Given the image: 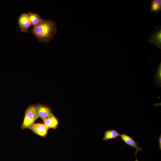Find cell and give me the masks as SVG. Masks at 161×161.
Masks as SVG:
<instances>
[{
  "label": "cell",
  "mask_w": 161,
  "mask_h": 161,
  "mask_svg": "<svg viewBox=\"0 0 161 161\" xmlns=\"http://www.w3.org/2000/svg\"><path fill=\"white\" fill-rule=\"evenodd\" d=\"M18 23L19 28L23 32H29L28 28L31 24L28 14L22 13L18 18Z\"/></svg>",
  "instance_id": "7"
},
{
  "label": "cell",
  "mask_w": 161,
  "mask_h": 161,
  "mask_svg": "<svg viewBox=\"0 0 161 161\" xmlns=\"http://www.w3.org/2000/svg\"><path fill=\"white\" fill-rule=\"evenodd\" d=\"M43 121L44 124L48 129H55L58 127L59 120L52 113L49 115Z\"/></svg>",
  "instance_id": "8"
},
{
  "label": "cell",
  "mask_w": 161,
  "mask_h": 161,
  "mask_svg": "<svg viewBox=\"0 0 161 161\" xmlns=\"http://www.w3.org/2000/svg\"><path fill=\"white\" fill-rule=\"evenodd\" d=\"M27 14L30 21L31 25L34 27L38 24L43 20L40 16L37 14L31 12H29Z\"/></svg>",
  "instance_id": "10"
},
{
  "label": "cell",
  "mask_w": 161,
  "mask_h": 161,
  "mask_svg": "<svg viewBox=\"0 0 161 161\" xmlns=\"http://www.w3.org/2000/svg\"><path fill=\"white\" fill-rule=\"evenodd\" d=\"M30 129L34 134L43 137L47 135L49 129L44 123H40L34 124Z\"/></svg>",
  "instance_id": "6"
},
{
  "label": "cell",
  "mask_w": 161,
  "mask_h": 161,
  "mask_svg": "<svg viewBox=\"0 0 161 161\" xmlns=\"http://www.w3.org/2000/svg\"><path fill=\"white\" fill-rule=\"evenodd\" d=\"M38 118L34 106H29L25 112L24 120L21 126V129H30Z\"/></svg>",
  "instance_id": "2"
},
{
  "label": "cell",
  "mask_w": 161,
  "mask_h": 161,
  "mask_svg": "<svg viewBox=\"0 0 161 161\" xmlns=\"http://www.w3.org/2000/svg\"><path fill=\"white\" fill-rule=\"evenodd\" d=\"M159 141V149L160 150H161V134H160V135L159 137L158 138Z\"/></svg>",
  "instance_id": "13"
},
{
  "label": "cell",
  "mask_w": 161,
  "mask_h": 161,
  "mask_svg": "<svg viewBox=\"0 0 161 161\" xmlns=\"http://www.w3.org/2000/svg\"><path fill=\"white\" fill-rule=\"evenodd\" d=\"M135 161H139L137 160V159H135Z\"/></svg>",
  "instance_id": "15"
},
{
  "label": "cell",
  "mask_w": 161,
  "mask_h": 161,
  "mask_svg": "<svg viewBox=\"0 0 161 161\" xmlns=\"http://www.w3.org/2000/svg\"><path fill=\"white\" fill-rule=\"evenodd\" d=\"M154 105L156 106H160L161 105V102H159L157 103H155L154 104Z\"/></svg>",
  "instance_id": "14"
},
{
  "label": "cell",
  "mask_w": 161,
  "mask_h": 161,
  "mask_svg": "<svg viewBox=\"0 0 161 161\" xmlns=\"http://www.w3.org/2000/svg\"><path fill=\"white\" fill-rule=\"evenodd\" d=\"M161 10V0H152L151 2L150 11L157 13Z\"/></svg>",
  "instance_id": "11"
},
{
  "label": "cell",
  "mask_w": 161,
  "mask_h": 161,
  "mask_svg": "<svg viewBox=\"0 0 161 161\" xmlns=\"http://www.w3.org/2000/svg\"><path fill=\"white\" fill-rule=\"evenodd\" d=\"M155 83L157 86L161 87V62H160L157 68L154 76Z\"/></svg>",
  "instance_id": "12"
},
{
  "label": "cell",
  "mask_w": 161,
  "mask_h": 161,
  "mask_svg": "<svg viewBox=\"0 0 161 161\" xmlns=\"http://www.w3.org/2000/svg\"><path fill=\"white\" fill-rule=\"evenodd\" d=\"M120 135V133L115 129H111L105 131L103 140L106 141L112 139H116Z\"/></svg>",
  "instance_id": "9"
},
{
  "label": "cell",
  "mask_w": 161,
  "mask_h": 161,
  "mask_svg": "<svg viewBox=\"0 0 161 161\" xmlns=\"http://www.w3.org/2000/svg\"><path fill=\"white\" fill-rule=\"evenodd\" d=\"M34 106L38 117L41 118L43 121L52 114L51 109L47 105L38 104Z\"/></svg>",
  "instance_id": "4"
},
{
  "label": "cell",
  "mask_w": 161,
  "mask_h": 161,
  "mask_svg": "<svg viewBox=\"0 0 161 161\" xmlns=\"http://www.w3.org/2000/svg\"><path fill=\"white\" fill-rule=\"evenodd\" d=\"M56 22L51 20H43L32 30V32L39 41L44 43L49 42L56 34Z\"/></svg>",
  "instance_id": "1"
},
{
  "label": "cell",
  "mask_w": 161,
  "mask_h": 161,
  "mask_svg": "<svg viewBox=\"0 0 161 161\" xmlns=\"http://www.w3.org/2000/svg\"><path fill=\"white\" fill-rule=\"evenodd\" d=\"M120 137L122 140L126 144L131 147L135 148V154L136 156H137L138 151L143 150L141 147L139 146L138 143L129 135L123 133L120 134Z\"/></svg>",
  "instance_id": "5"
},
{
  "label": "cell",
  "mask_w": 161,
  "mask_h": 161,
  "mask_svg": "<svg viewBox=\"0 0 161 161\" xmlns=\"http://www.w3.org/2000/svg\"><path fill=\"white\" fill-rule=\"evenodd\" d=\"M148 42L153 44L160 50L161 49V26L154 27V30L150 34L148 38Z\"/></svg>",
  "instance_id": "3"
}]
</instances>
